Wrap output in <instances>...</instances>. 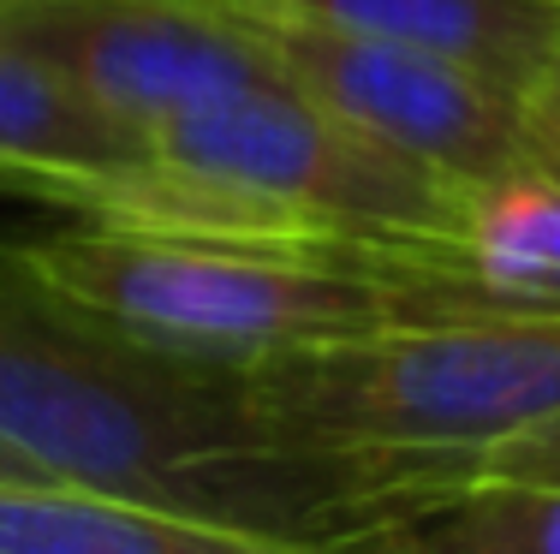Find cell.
<instances>
[{
  "mask_svg": "<svg viewBox=\"0 0 560 554\" xmlns=\"http://www.w3.org/2000/svg\"><path fill=\"white\" fill-rule=\"evenodd\" d=\"M0 447L114 500L352 549L489 478L483 453L323 447L262 424L226 369L138 352L60 305L19 239H0Z\"/></svg>",
  "mask_w": 560,
  "mask_h": 554,
  "instance_id": "cell-1",
  "label": "cell"
},
{
  "mask_svg": "<svg viewBox=\"0 0 560 554\" xmlns=\"http://www.w3.org/2000/svg\"><path fill=\"white\" fill-rule=\"evenodd\" d=\"M19 257L102 334L226 376L411 322L495 316L465 286L453 245L203 239L84 221L19 239Z\"/></svg>",
  "mask_w": 560,
  "mask_h": 554,
  "instance_id": "cell-2",
  "label": "cell"
},
{
  "mask_svg": "<svg viewBox=\"0 0 560 554\" xmlns=\"http://www.w3.org/2000/svg\"><path fill=\"white\" fill-rule=\"evenodd\" d=\"M31 197L131 233L453 245L465 185L269 84L143 131L119 162L48 174Z\"/></svg>",
  "mask_w": 560,
  "mask_h": 554,
  "instance_id": "cell-3",
  "label": "cell"
},
{
  "mask_svg": "<svg viewBox=\"0 0 560 554\" xmlns=\"http://www.w3.org/2000/svg\"><path fill=\"white\" fill-rule=\"evenodd\" d=\"M262 424L323 447L501 453L560 429V316H459L233 369Z\"/></svg>",
  "mask_w": 560,
  "mask_h": 554,
  "instance_id": "cell-4",
  "label": "cell"
},
{
  "mask_svg": "<svg viewBox=\"0 0 560 554\" xmlns=\"http://www.w3.org/2000/svg\"><path fill=\"white\" fill-rule=\"evenodd\" d=\"M238 7V0H233ZM257 36L269 43L280 84L311 96L335 120L358 126L364 138L388 143L435 174L471 185L501 174L506 162L542 150L530 138L518 84L483 72L471 60L435 55L394 36H364L346 24L299 19V12L245 7Z\"/></svg>",
  "mask_w": 560,
  "mask_h": 554,
  "instance_id": "cell-5",
  "label": "cell"
},
{
  "mask_svg": "<svg viewBox=\"0 0 560 554\" xmlns=\"http://www.w3.org/2000/svg\"><path fill=\"white\" fill-rule=\"evenodd\" d=\"M0 31L138 143L179 114L280 84L233 0H0Z\"/></svg>",
  "mask_w": 560,
  "mask_h": 554,
  "instance_id": "cell-6",
  "label": "cell"
},
{
  "mask_svg": "<svg viewBox=\"0 0 560 554\" xmlns=\"http://www.w3.org/2000/svg\"><path fill=\"white\" fill-rule=\"evenodd\" d=\"M0 554H364L352 543L233 531L55 478H0Z\"/></svg>",
  "mask_w": 560,
  "mask_h": 554,
  "instance_id": "cell-7",
  "label": "cell"
},
{
  "mask_svg": "<svg viewBox=\"0 0 560 554\" xmlns=\"http://www.w3.org/2000/svg\"><path fill=\"white\" fill-rule=\"evenodd\" d=\"M453 262L495 316H560V155L530 150L471 179L453 227Z\"/></svg>",
  "mask_w": 560,
  "mask_h": 554,
  "instance_id": "cell-8",
  "label": "cell"
},
{
  "mask_svg": "<svg viewBox=\"0 0 560 554\" xmlns=\"http://www.w3.org/2000/svg\"><path fill=\"white\" fill-rule=\"evenodd\" d=\"M238 7L299 12L364 36L418 43L483 66L506 84H525L560 43V0H238Z\"/></svg>",
  "mask_w": 560,
  "mask_h": 554,
  "instance_id": "cell-9",
  "label": "cell"
},
{
  "mask_svg": "<svg viewBox=\"0 0 560 554\" xmlns=\"http://www.w3.org/2000/svg\"><path fill=\"white\" fill-rule=\"evenodd\" d=\"M131 150L138 138L126 126H114L55 66H43L0 31V191L31 197L48 174L102 167Z\"/></svg>",
  "mask_w": 560,
  "mask_h": 554,
  "instance_id": "cell-10",
  "label": "cell"
},
{
  "mask_svg": "<svg viewBox=\"0 0 560 554\" xmlns=\"http://www.w3.org/2000/svg\"><path fill=\"white\" fill-rule=\"evenodd\" d=\"M364 554H560V478H471L370 531Z\"/></svg>",
  "mask_w": 560,
  "mask_h": 554,
  "instance_id": "cell-11",
  "label": "cell"
},
{
  "mask_svg": "<svg viewBox=\"0 0 560 554\" xmlns=\"http://www.w3.org/2000/svg\"><path fill=\"white\" fill-rule=\"evenodd\" d=\"M518 102H525V120H530V138L542 150L560 155V43L542 55V66L518 84Z\"/></svg>",
  "mask_w": 560,
  "mask_h": 554,
  "instance_id": "cell-12",
  "label": "cell"
},
{
  "mask_svg": "<svg viewBox=\"0 0 560 554\" xmlns=\"http://www.w3.org/2000/svg\"><path fill=\"white\" fill-rule=\"evenodd\" d=\"M0 478H43V471H36L31 459H19L12 447H0Z\"/></svg>",
  "mask_w": 560,
  "mask_h": 554,
  "instance_id": "cell-13",
  "label": "cell"
}]
</instances>
